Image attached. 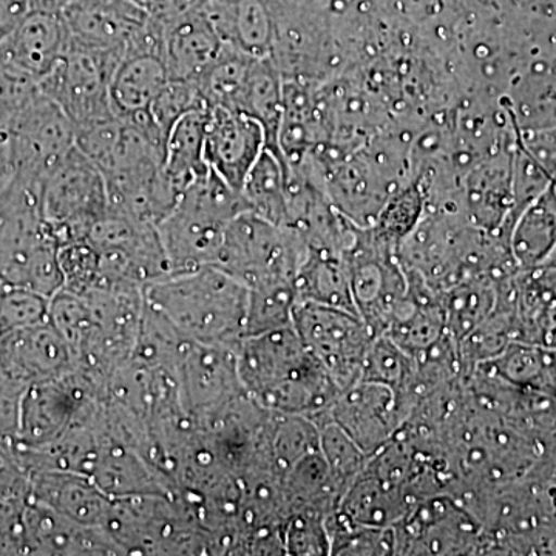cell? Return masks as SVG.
Instances as JSON below:
<instances>
[{
  "instance_id": "cell-1",
  "label": "cell",
  "mask_w": 556,
  "mask_h": 556,
  "mask_svg": "<svg viewBox=\"0 0 556 556\" xmlns=\"http://www.w3.org/2000/svg\"><path fill=\"white\" fill-rule=\"evenodd\" d=\"M236 353L244 393L274 415L316 419L340 393L294 327L247 336Z\"/></svg>"
},
{
  "instance_id": "cell-2",
  "label": "cell",
  "mask_w": 556,
  "mask_h": 556,
  "mask_svg": "<svg viewBox=\"0 0 556 556\" xmlns=\"http://www.w3.org/2000/svg\"><path fill=\"white\" fill-rule=\"evenodd\" d=\"M144 298L192 342L237 348L247 338L249 289L217 266L169 274Z\"/></svg>"
},
{
  "instance_id": "cell-3",
  "label": "cell",
  "mask_w": 556,
  "mask_h": 556,
  "mask_svg": "<svg viewBox=\"0 0 556 556\" xmlns=\"http://www.w3.org/2000/svg\"><path fill=\"white\" fill-rule=\"evenodd\" d=\"M42 181L14 175L0 190V285L53 298L64 277L60 241L42 207Z\"/></svg>"
},
{
  "instance_id": "cell-4",
  "label": "cell",
  "mask_w": 556,
  "mask_h": 556,
  "mask_svg": "<svg viewBox=\"0 0 556 556\" xmlns=\"http://www.w3.org/2000/svg\"><path fill=\"white\" fill-rule=\"evenodd\" d=\"M248 206L214 170L195 179L159 225L170 274L215 266L226 229Z\"/></svg>"
},
{
  "instance_id": "cell-5",
  "label": "cell",
  "mask_w": 556,
  "mask_h": 556,
  "mask_svg": "<svg viewBox=\"0 0 556 556\" xmlns=\"http://www.w3.org/2000/svg\"><path fill=\"white\" fill-rule=\"evenodd\" d=\"M105 530L123 555H208L199 511L179 495L115 500Z\"/></svg>"
},
{
  "instance_id": "cell-6",
  "label": "cell",
  "mask_w": 556,
  "mask_h": 556,
  "mask_svg": "<svg viewBox=\"0 0 556 556\" xmlns=\"http://www.w3.org/2000/svg\"><path fill=\"white\" fill-rule=\"evenodd\" d=\"M306 254L298 230L247 211L229 223L215 266L248 289L294 285Z\"/></svg>"
},
{
  "instance_id": "cell-7",
  "label": "cell",
  "mask_w": 556,
  "mask_h": 556,
  "mask_svg": "<svg viewBox=\"0 0 556 556\" xmlns=\"http://www.w3.org/2000/svg\"><path fill=\"white\" fill-rule=\"evenodd\" d=\"M42 207L60 247L89 239L110 208L104 174L75 146L43 179Z\"/></svg>"
},
{
  "instance_id": "cell-8",
  "label": "cell",
  "mask_w": 556,
  "mask_h": 556,
  "mask_svg": "<svg viewBox=\"0 0 556 556\" xmlns=\"http://www.w3.org/2000/svg\"><path fill=\"white\" fill-rule=\"evenodd\" d=\"M292 327L340 391L362 380L369 348L378 334L358 314L299 302Z\"/></svg>"
},
{
  "instance_id": "cell-9",
  "label": "cell",
  "mask_w": 556,
  "mask_h": 556,
  "mask_svg": "<svg viewBox=\"0 0 556 556\" xmlns=\"http://www.w3.org/2000/svg\"><path fill=\"white\" fill-rule=\"evenodd\" d=\"M394 532L396 555H490L484 527L450 493L420 501Z\"/></svg>"
},
{
  "instance_id": "cell-10",
  "label": "cell",
  "mask_w": 556,
  "mask_h": 556,
  "mask_svg": "<svg viewBox=\"0 0 556 556\" xmlns=\"http://www.w3.org/2000/svg\"><path fill=\"white\" fill-rule=\"evenodd\" d=\"M123 56L68 40L61 60L39 80V90L67 113L75 127L109 118L116 115L110 100V80Z\"/></svg>"
},
{
  "instance_id": "cell-11",
  "label": "cell",
  "mask_w": 556,
  "mask_h": 556,
  "mask_svg": "<svg viewBox=\"0 0 556 556\" xmlns=\"http://www.w3.org/2000/svg\"><path fill=\"white\" fill-rule=\"evenodd\" d=\"M89 240L100 254L101 281L146 288L170 274L159 226L109 211Z\"/></svg>"
},
{
  "instance_id": "cell-12",
  "label": "cell",
  "mask_w": 556,
  "mask_h": 556,
  "mask_svg": "<svg viewBox=\"0 0 556 556\" xmlns=\"http://www.w3.org/2000/svg\"><path fill=\"white\" fill-rule=\"evenodd\" d=\"M237 348L190 342L179 358V402L199 426H207L247 396L237 367Z\"/></svg>"
},
{
  "instance_id": "cell-13",
  "label": "cell",
  "mask_w": 556,
  "mask_h": 556,
  "mask_svg": "<svg viewBox=\"0 0 556 556\" xmlns=\"http://www.w3.org/2000/svg\"><path fill=\"white\" fill-rule=\"evenodd\" d=\"M16 175L42 181L75 148L76 127L53 100L38 91L10 123Z\"/></svg>"
},
{
  "instance_id": "cell-14",
  "label": "cell",
  "mask_w": 556,
  "mask_h": 556,
  "mask_svg": "<svg viewBox=\"0 0 556 556\" xmlns=\"http://www.w3.org/2000/svg\"><path fill=\"white\" fill-rule=\"evenodd\" d=\"M328 416L369 456L393 441L407 420L393 388L365 379L340 391Z\"/></svg>"
},
{
  "instance_id": "cell-15",
  "label": "cell",
  "mask_w": 556,
  "mask_h": 556,
  "mask_svg": "<svg viewBox=\"0 0 556 556\" xmlns=\"http://www.w3.org/2000/svg\"><path fill=\"white\" fill-rule=\"evenodd\" d=\"M75 368L72 348L49 317L0 338V369L17 386L28 388L61 379Z\"/></svg>"
},
{
  "instance_id": "cell-16",
  "label": "cell",
  "mask_w": 556,
  "mask_h": 556,
  "mask_svg": "<svg viewBox=\"0 0 556 556\" xmlns=\"http://www.w3.org/2000/svg\"><path fill=\"white\" fill-rule=\"evenodd\" d=\"M70 42L86 49L126 53L148 27L150 11L134 0H70L61 10Z\"/></svg>"
},
{
  "instance_id": "cell-17",
  "label": "cell",
  "mask_w": 556,
  "mask_h": 556,
  "mask_svg": "<svg viewBox=\"0 0 556 556\" xmlns=\"http://www.w3.org/2000/svg\"><path fill=\"white\" fill-rule=\"evenodd\" d=\"M22 555L123 554L102 527L80 525L61 511L27 497L22 511Z\"/></svg>"
},
{
  "instance_id": "cell-18",
  "label": "cell",
  "mask_w": 556,
  "mask_h": 556,
  "mask_svg": "<svg viewBox=\"0 0 556 556\" xmlns=\"http://www.w3.org/2000/svg\"><path fill=\"white\" fill-rule=\"evenodd\" d=\"M265 148V129L257 119L228 109L207 110L204 160L237 192Z\"/></svg>"
},
{
  "instance_id": "cell-19",
  "label": "cell",
  "mask_w": 556,
  "mask_h": 556,
  "mask_svg": "<svg viewBox=\"0 0 556 556\" xmlns=\"http://www.w3.org/2000/svg\"><path fill=\"white\" fill-rule=\"evenodd\" d=\"M28 497L46 504L80 525L105 529L115 500L86 475L67 470H38L30 473Z\"/></svg>"
},
{
  "instance_id": "cell-20",
  "label": "cell",
  "mask_w": 556,
  "mask_h": 556,
  "mask_svg": "<svg viewBox=\"0 0 556 556\" xmlns=\"http://www.w3.org/2000/svg\"><path fill=\"white\" fill-rule=\"evenodd\" d=\"M160 22L170 79L195 80L225 49V40L200 10Z\"/></svg>"
},
{
  "instance_id": "cell-21",
  "label": "cell",
  "mask_w": 556,
  "mask_h": 556,
  "mask_svg": "<svg viewBox=\"0 0 556 556\" xmlns=\"http://www.w3.org/2000/svg\"><path fill=\"white\" fill-rule=\"evenodd\" d=\"M68 31L61 13L30 10L0 42L11 61L40 79L54 67L68 47Z\"/></svg>"
},
{
  "instance_id": "cell-22",
  "label": "cell",
  "mask_w": 556,
  "mask_h": 556,
  "mask_svg": "<svg viewBox=\"0 0 556 556\" xmlns=\"http://www.w3.org/2000/svg\"><path fill=\"white\" fill-rule=\"evenodd\" d=\"M170 79L163 54L127 51L110 80V100L118 116L148 112Z\"/></svg>"
},
{
  "instance_id": "cell-23",
  "label": "cell",
  "mask_w": 556,
  "mask_h": 556,
  "mask_svg": "<svg viewBox=\"0 0 556 556\" xmlns=\"http://www.w3.org/2000/svg\"><path fill=\"white\" fill-rule=\"evenodd\" d=\"M294 287L299 302L320 303L358 314L345 258L327 249L308 248Z\"/></svg>"
},
{
  "instance_id": "cell-24",
  "label": "cell",
  "mask_w": 556,
  "mask_h": 556,
  "mask_svg": "<svg viewBox=\"0 0 556 556\" xmlns=\"http://www.w3.org/2000/svg\"><path fill=\"white\" fill-rule=\"evenodd\" d=\"M207 110H193L182 116L167 137L164 172L179 195L211 170L204 160Z\"/></svg>"
},
{
  "instance_id": "cell-25",
  "label": "cell",
  "mask_w": 556,
  "mask_h": 556,
  "mask_svg": "<svg viewBox=\"0 0 556 556\" xmlns=\"http://www.w3.org/2000/svg\"><path fill=\"white\" fill-rule=\"evenodd\" d=\"M288 166L265 148L249 172L241 197L248 211L288 228Z\"/></svg>"
},
{
  "instance_id": "cell-26",
  "label": "cell",
  "mask_w": 556,
  "mask_h": 556,
  "mask_svg": "<svg viewBox=\"0 0 556 556\" xmlns=\"http://www.w3.org/2000/svg\"><path fill=\"white\" fill-rule=\"evenodd\" d=\"M255 58L226 43L217 60L195 79L207 109H228L239 112L241 97Z\"/></svg>"
},
{
  "instance_id": "cell-27",
  "label": "cell",
  "mask_w": 556,
  "mask_h": 556,
  "mask_svg": "<svg viewBox=\"0 0 556 556\" xmlns=\"http://www.w3.org/2000/svg\"><path fill=\"white\" fill-rule=\"evenodd\" d=\"M189 342L190 340L178 331L169 318L146 302L130 358L149 367L169 369L175 375L179 358Z\"/></svg>"
},
{
  "instance_id": "cell-28",
  "label": "cell",
  "mask_w": 556,
  "mask_h": 556,
  "mask_svg": "<svg viewBox=\"0 0 556 556\" xmlns=\"http://www.w3.org/2000/svg\"><path fill=\"white\" fill-rule=\"evenodd\" d=\"M362 379L375 380L393 388L408 417L416 380V358L412 354L402 350L387 336H378L369 348Z\"/></svg>"
},
{
  "instance_id": "cell-29",
  "label": "cell",
  "mask_w": 556,
  "mask_h": 556,
  "mask_svg": "<svg viewBox=\"0 0 556 556\" xmlns=\"http://www.w3.org/2000/svg\"><path fill=\"white\" fill-rule=\"evenodd\" d=\"M318 428L320 452L327 460L332 482L338 489L340 501L367 466L369 455L353 441L345 431L331 420L328 412L313 419Z\"/></svg>"
},
{
  "instance_id": "cell-30",
  "label": "cell",
  "mask_w": 556,
  "mask_h": 556,
  "mask_svg": "<svg viewBox=\"0 0 556 556\" xmlns=\"http://www.w3.org/2000/svg\"><path fill=\"white\" fill-rule=\"evenodd\" d=\"M331 555H396L393 527L353 525L339 511L327 518Z\"/></svg>"
},
{
  "instance_id": "cell-31",
  "label": "cell",
  "mask_w": 556,
  "mask_h": 556,
  "mask_svg": "<svg viewBox=\"0 0 556 556\" xmlns=\"http://www.w3.org/2000/svg\"><path fill=\"white\" fill-rule=\"evenodd\" d=\"M299 298L294 285L249 289L247 336L292 327Z\"/></svg>"
},
{
  "instance_id": "cell-32",
  "label": "cell",
  "mask_w": 556,
  "mask_h": 556,
  "mask_svg": "<svg viewBox=\"0 0 556 556\" xmlns=\"http://www.w3.org/2000/svg\"><path fill=\"white\" fill-rule=\"evenodd\" d=\"M200 109L207 108L201 100L195 80L169 79L150 105L149 113L167 141L175 124L189 112Z\"/></svg>"
},
{
  "instance_id": "cell-33",
  "label": "cell",
  "mask_w": 556,
  "mask_h": 556,
  "mask_svg": "<svg viewBox=\"0 0 556 556\" xmlns=\"http://www.w3.org/2000/svg\"><path fill=\"white\" fill-rule=\"evenodd\" d=\"M64 287L73 294H84L101 281L100 254L89 239L70 241L60 248Z\"/></svg>"
},
{
  "instance_id": "cell-34",
  "label": "cell",
  "mask_w": 556,
  "mask_h": 556,
  "mask_svg": "<svg viewBox=\"0 0 556 556\" xmlns=\"http://www.w3.org/2000/svg\"><path fill=\"white\" fill-rule=\"evenodd\" d=\"M50 299L30 289L0 285V338L49 317Z\"/></svg>"
},
{
  "instance_id": "cell-35",
  "label": "cell",
  "mask_w": 556,
  "mask_h": 556,
  "mask_svg": "<svg viewBox=\"0 0 556 556\" xmlns=\"http://www.w3.org/2000/svg\"><path fill=\"white\" fill-rule=\"evenodd\" d=\"M283 543L287 555H331L327 518L314 514L289 515Z\"/></svg>"
},
{
  "instance_id": "cell-36",
  "label": "cell",
  "mask_w": 556,
  "mask_h": 556,
  "mask_svg": "<svg viewBox=\"0 0 556 556\" xmlns=\"http://www.w3.org/2000/svg\"><path fill=\"white\" fill-rule=\"evenodd\" d=\"M25 390L0 369V442H13L17 437Z\"/></svg>"
},
{
  "instance_id": "cell-37",
  "label": "cell",
  "mask_w": 556,
  "mask_h": 556,
  "mask_svg": "<svg viewBox=\"0 0 556 556\" xmlns=\"http://www.w3.org/2000/svg\"><path fill=\"white\" fill-rule=\"evenodd\" d=\"M16 175L10 124L0 123V190Z\"/></svg>"
},
{
  "instance_id": "cell-38",
  "label": "cell",
  "mask_w": 556,
  "mask_h": 556,
  "mask_svg": "<svg viewBox=\"0 0 556 556\" xmlns=\"http://www.w3.org/2000/svg\"><path fill=\"white\" fill-rule=\"evenodd\" d=\"M30 10L50 11V13H61V10L70 0H28Z\"/></svg>"
},
{
  "instance_id": "cell-39",
  "label": "cell",
  "mask_w": 556,
  "mask_h": 556,
  "mask_svg": "<svg viewBox=\"0 0 556 556\" xmlns=\"http://www.w3.org/2000/svg\"><path fill=\"white\" fill-rule=\"evenodd\" d=\"M134 2L139 3V5H144L146 9H148V5L150 2H152V0H134Z\"/></svg>"
}]
</instances>
